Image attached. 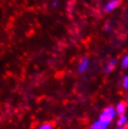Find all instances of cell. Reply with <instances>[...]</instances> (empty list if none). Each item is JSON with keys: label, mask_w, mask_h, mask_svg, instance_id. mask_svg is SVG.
<instances>
[{"label": "cell", "mask_w": 128, "mask_h": 129, "mask_svg": "<svg viewBox=\"0 0 128 129\" xmlns=\"http://www.w3.org/2000/svg\"><path fill=\"white\" fill-rule=\"evenodd\" d=\"M116 116H117V114L115 111V108L113 106H109L105 108L102 112L100 113L98 120L103 123H107L110 124L113 122V120L115 119Z\"/></svg>", "instance_id": "cell-1"}, {"label": "cell", "mask_w": 128, "mask_h": 129, "mask_svg": "<svg viewBox=\"0 0 128 129\" xmlns=\"http://www.w3.org/2000/svg\"><path fill=\"white\" fill-rule=\"evenodd\" d=\"M121 5V0H109L104 6V11L106 12H111L116 10Z\"/></svg>", "instance_id": "cell-2"}, {"label": "cell", "mask_w": 128, "mask_h": 129, "mask_svg": "<svg viewBox=\"0 0 128 129\" xmlns=\"http://www.w3.org/2000/svg\"><path fill=\"white\" fill-rule=\"evenodd\" d=\"M115 108V111L116 114L118 116H121V115H124L126 113V110H127V105L124 103V102H119Z\"/></svg>", "instance_id": "cell-3"}, {"label": "cell", "mask_w": 128, "mask_h": 129, "mask_svg": "<svg viewBox=\"0 0 128 129\" xmlns=\"http://www.w3.org/2000/svg\"><path fill=\"white\" fill-rule=\"evenodd\" d=\"M89 66H90V61L89 59L87 58H82V60L80 62V64H79V67H78V71L80 72V73H84L85 71L89 68Z\"/></svg>", "instance_id": "cell-4"}, {"label": "cell", "mask_w": 128, "mask_h": 129, "mask_svg": "<svg viewBox=\"0 0 128 129\" xmlns=\"http://www.w3.org/2000/svg\"><path fill=\"white\" fill-rule=\"evenodd\" d=\"M117 64H118V60L116 58L110 59V61H109V63L105 66L104 71H105L106 73H110V72L117 67Z\"/></svg>", "instance_id": "cell-5"}, {"label": "cell", "mask_w": 128, "mask_h": 129, "mask_svg": "<svg viewBox=\"0 0 128 129\" xmlns=\"http://www.w3.org/2000/svg\"><path fill=\"white\" fill-rule=\"evenodd\" d=\"M109 126V123H103V122H101L99 120H96L95 122L92 124L90 129H108Z\"/></svg>", "instance_id": "cell-6"}, {"label": "cell", "mask_w": 128, "mask_h": 129, "mask_svg": "<svg viewBox=\"0 0 128 129\" xmlns=\"http://www.w3.org/2000/svg\"><path fill=\"white\" fill-rule=\"evenodd\" d=\"M127 121H128V117L126 116V114L119 116L118 119H117V122H116L117 126H123L124 127L126 123H127Z\"/></svg>", "instance_id": "cell-7"}, {"label": "cell", "mask_w": 128, "mask_h": 129, "mask_svg": "<svg viewBox=\"0 0 128 129\" xmlns=\"http://www.w3.org/2000/svg\"><path fill=\"white\" fill-rule=\"evenodd\" d=\"M121 66L122 68H128V53L122 57V61H121Z\"/></svg>", "instance_id": "cell-8"}, {"label": "cell", "mask_w": 128, "mask_h": 129, "mask_svg": "<svg viewBox=\"0 0 128 129\" xmlns=\"http://www.w3.org/2000/svg\"><path fill=\"white\" fill-rule=\"evenodd\" d=\"M122 86L125 90L128 91V75H126L122 80Z\"/></svg>", "instance_id": "cell-9"}, {"label": "cell", "mask_w": 128, "mask_h": 129, "mask_svg": "<svg viewBox=\"0 0 128 129\" xmlns=\"http://www.w3.org/2000/svg\"><path fill=\"white\" fill-rule=\"evenodd\" d=\"M39 129H53V127H52L51 123H44L41 126H39Z\"/></svg>", "instance_id": "cell-10"}, {"label": "cell", "mask_w": 128, "mask_h": 129, "mask_svg": "<svg viewBox=\"0 0 128 129\" xmlns=\"http://www.w3.org/2000/svg\"><path fill=\"white\" fill-rule=\"evenodd\" d=\"M110 28H111V24H110V23H107L106 24H105V30H106V31H109Z\"/></svg>", "instance_id": "cell-11"}, {"label": "cell", "mask_w": 128, "mask_h": 129, "mask_svg": "<svg viewBox=\"0 0 128 129\" xmlns=\"http://www.w3.org/2000/svg\"><path fill=\"white\" fill-rule=\"evenodd\" d=\"M51 5H52L53 8H56L57 5H58V0H53V1H52V3H51Z\"/></svg>", "instance_id": "cell-12"}, {"label": "cell", "mask_w": 128, "mask_h": 129, "mask_svg": "<svg viewBox=\"0 0 128 129\" xmlns=\"http://www.w3.org/2000/svg\"><path fill=\"white\" fill-rule=\"evenodd\" d=\"M116 129H125V127H123V126H117Z\"/></svg>", "instance_id": "cell-13"}, {"label": "cell", "mask_w": 128, "mask_h": 129, "mask_svg": "<svg viewBox=\"0 0 128 129\" xmlns=\"http://www.w3.org/2000/svg\"><path fill=\"white\" fill-rule=\"evenodd\" d=\"M125 129H128V121H127V123H126V124H125Z\"/></svg>", "instance_id": "cell-14"}]
</instances>
